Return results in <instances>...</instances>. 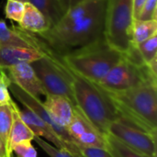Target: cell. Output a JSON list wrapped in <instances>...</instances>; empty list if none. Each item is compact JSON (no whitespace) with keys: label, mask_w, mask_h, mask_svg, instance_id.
Listing matches in <instances>:
<instances>
[{"label":"cell","mask_w":157,"mask_h":157,"mask_svg":"<svg viewBox=\"0 0 157 157\" xmlns=\"http://www.w3.org/2000/svg\"><path fill=\"white\" fill-rule=\"evenodd\" d=\"M104 90L115 104L117 121L156 134L157 83L148 82L122 91Z\"/></svg>","instance_id":"cell-1"},{"label":"cell","mask_w":157,"mask_h":157,"mask_svg":"<svg viewBox=\"0 0 157 157\" xmlns=\"http://www.w3.org/2000/svg\"><path fill=\"white\" fill-rule=\"evenodd\" d=\"M105 7L106 1L68 24H56L37 35L60 54L88 45L104 37Z\"/></svg>","instance_id":"cell-2"},{"label":"cell","mask_w":157,"mask_h":157,"mask_svg":"<svg viewBox=\"0 0 157 157\" xmlns=\"http://www.w3.org/2000/svg\"><path fill=\"white\" fill-rule=\"evenodd\" d=\"M68 68L76 107L101 132L106 134L110 123L119 118L114 102L98 84L85 78L69 66Z\"/></svg>","instance_id":"cell-3"},{"label":"cell","mask_w":157,"mask_h":157,"mask_svg":"<svg viewBox=\"0 0 157 157\" xmlns=\"http://www.w3.org/2000/svg\"><path fill=\"white\" fill-rule=\"evenodd\" d=\"M61 55L72 70L98 84L119 62L122 53L111 47L102 37L88 45Z\"/></svg>","instance_id":"cell-4"},{"label":"cell","mask_w":157,"mask_h":157,"mask_svg":"<svg viewBox=\"0 0 157 157\" xmlns=\"http://www.w3.org/2000/svg\"><path fill=\"white\" fill-rule=\"evenodd\" d=\"M132 0H106L103 36L106 41L121 53L132 47L133 23Z\"/></svg>","instance_id":"cell-5"},{"label":"cell","mask_w":157,"mask_h":157,"mask_svg":"<svg viewBox=\"0 0 157 157\" xmlns=\"http://www.w3.org/2000/svg\"><path fill=\"white\" fill-rule=\"evenodd\" d=\"M45 53L46 57L30 63L45 91L48 95L65 97L74 106H76L72 87V77L67 64L62 55L49 45Z\"/></svg>","instance_id":"cell-6"},{"label":"cell","mask_w":157,"mask_h":157,"mask_svg":"<svg viewBox=\"0 0 157 157\" xmlns=\"http://www.w3.org/2000/svg\"><path fill=\"white\" fill-rule=\"evenodd\" d=\"M148 82L157 83V78L152 75L147 65L122 54L119 62L98 84L109 91H122Z\"/></svg>","instance_id":"cell-7"},{"label":"cell","mask_w":157,"mask_h":157,"mask_svg":"<svg viewBox=\"0 0 157 157\" xmlns=\"http://www.w3.org/2000/svg\"><path fill=\"white\" fill-rule=\"evenodd\" d=\"M107 133L142 155L156 157V134L127 126L117 121L110 123Z\"/></svg>","instance_id":"cell-8"},{"label":"cell","mask_w":157,"mask_h":157,"mask_svg":"<svg viewBox=\"0 0 157 157\" xmlns=\"http://www.w3.org/2000/svg\"><path fill=\"white\" fill-rule=\"evenodd\" d=\"M66 131L77 146L109 148L106 134L101 132L76 106L74 107L73 119Z\"/></svg>","instance_id":"cell-9"},{"label":"cell","mask_w":157,"mask_h":157,"mask_svg":"<svg viewBox=\"0 0 157 157\" xmlns=\"http://www.w3.org/2000/svg\"><path fill=\"white\" fill-rule=\"evenodd\" d=\"M13 107L16 112L17 113V115L33 132L35 136L44 138L48 142L53 144L55 147L59 149H65L75 156H81L76 145L69 144L65 143L63 140H62L48 123L43 121L29 109L26 107H24V109H20L14 101H13Z\"/></svg>","instance_id":"cell-10"},{"label":"cell","mask_w":157,"mask_h":157,"mask_svg":"<svg viewBox=\"0 0 157 157\" xmlns=\"http://www.w3.org/2000/svg\"><path fill=\"white\" fill-rule=\"evenodd\" d=\"M8 88H9V92L12 93V95L16 98V99H17V101L19 103H21L24 107L29 109L38 117H40L43 121L48 123L53 129V131L59 135V137L62 140H63L65 143H67L69 144H75L72 138L70 137L69 133L67 132L66 129L61 127L53 121V119L51 117V115L45 109L42 101L40 98H37L28 94L27 92H25L24 90L19 88L17 85H15L12 82L10 83Z\"/></svg>","instance_id":"cell-11"},{"label":"cell","mask_w":157,"mask_h":157,"mask_svg":"<svg viewBox=\"0 0 157 157\" xmlns=\"http://www.w3.org/2000/svg\"><path fill=\"white\" fill-rule=\"evenodd\" d=\"M5 71L10 81L28 94L37 98L48 95L30 63L16 64L5 69Z\"/></svg>","instance_id":"cell-12"},{"label":"cell","mask_w":157,"mask_h":157,"mask_svg":"<svg viewBox=\"0 0 157 157\" xmlns=\"http://www.w3.org/2000/svg\"><path fill=\"white\" fill-rule=\"evenodd\" d=\"M0 46L22 47L40 52V38L19 27H7L5 20L0 19Z\"/></svg>","instance_id":"cell-13"},{"label":"cell","mask_w":157,"mask_h":157,"mask_svg":"<svg viewBox=\"0 0 157 157\" xmlns=\"http://www.w3.org/2000/svg\"><path fill=\"white\" fill-rule=\"evenodd\" d=\"M46 55L35 49L0 46V68L5 70L19 63H32Z\"/></svg>","instance_id":"cell-14"},{"label":"cell","mask_w":157,"mask_h":157,"mask_svg":"<svg viewBox=\"0 0 157 157\" xmlns=\"http://www.w3.org/2000/svg\"><path fill=\"white\" fill-rule=\"evenodd\" d=\"M45 109L61 127L66 129L74 115V104L65 97L57 95H47L42 101Z\"/></svg>","instance_id":"cell-15"},{"label":"cell","mask_w":157,"mask_h":157,"mask_svg":"<svg viewBox=\"0 0 157 157\" xmlns=\"http://www.w3.org/2000/svg\"><path fill=\"white\" fill-rule=\"evenodd\" d=\"M18 27L33 34H41L51 29L45 16L32 4L25 2V9Z\"/></svg>","instance_id":"cell-16"},{"label":"cell","mask_w":157,"mask_h":157,"mask_svg":"<svg viewBox=\"0 0 157 157\" xmlns=\"http://www.w3.org/2000/svg\"><path fill=\"white\" fill-rule=\"evenodd\" d=\"M13 106V102H12ZM14 109V107H13ZM35 134L29 128V126L20 119L16 110L14 109L13 113V122L11 126V130L8 136V153L10 154L12 151V147L23 141H33Z\"/></svg>","instance_id":"cell-17"},{"label":"cell","mask_w":157,"mask_h":157,"mask_svg":"<svg viewBox=\"0 0 157 157\" xmlns=\"http://www.w3.org/2000/svg\"><path fill=\"white\" fill-rule=\"evenodd\" d=\"M37 7L47 18L51 28L55 26L65 14L60 0H27Z\"/></svg>","instance_id":"cell-18"},{"label":"cell","mask_w":157,"mask_h":157,"mask_svg":"<svg viewBox=\"0 0 157 157\" xmlns=\"http://www.w3.org/2000/svg\"><path fill=\"white\" fill-rule=\"evenodd\" d=\"M157 34V20L134 19L132 28V42L137 45Z\"/></svg>","instance_id":"cell-19"},{"label":"cell","mask_w":157,"mask_h":157,"mask_svg":"<svg viewBox=\"0 0 157 157\" xmlns=\"http://www.w3.org/2000/svg\"><path fill=\"white\" fill-rule=\"evenodd\" d=\"M12 102L13 100L10 103L0 105V137L5 143L7 148V152H8V136L13 122V113H14Z\"/></svg>","instance_id":"cell-20"},{"label":"cell","mask_w":157,"mask_h":157,"mask_svg":"<svg viewBox=\"0 0 157 157\" xmlns=\"http://www.w3.org/2000/svg\"><path fill=\"white\" fill-rule=\"evenodd\" d=\"M106 139L109 150L116 157H149L131 149L123 143L109 133H106Z\"/></svg>","instance_id":"cell-21"},{"label":"cell","mask_w":157,"mask_h":157,"mask_svg":"<svg viewBox=\"0 0 157 157\" xmlns=\"http://www.w3.org/2000/svg\"><path fill=\"white\" fill-rule=\"evenodd\" d=\"M144 63H149L154 58L157 57V34L154 35L150 39L135 45Z\"/></svg>","instance_id":"cell-22"},{"label":"cell","mask_w":157,"mask_h":157,"mask_svg":"<svg viewBox=\"0 0 157 157\" xmlns=\"http://www.w3.org/2000/svg\"><path fill=\"white\" fill-rule=\"evenodd\" d=\"M25 9V2L19 0H7L5 7L6 17L15 22L19 23Z\"/></svg>","instance_id":"cell-23"},{"label":"cell","mask_w":157,"mask_h":157,"mask_svg":"<svg viewBox=\"0 0 157 157\" xmlns=\"http://www.w3.org/2000/svg\"><path fill=\"white\" fill-rule=\"evenodd\" d=\"M33 140L50 157H79L74 155L73 154H71L70 152H68L65 149H59V148L52 145L47 141H45L43 138L35 136Z\"/></svg>","instance_id":"cell-24"},{"label":"cell","mask_w":157,"mask_h":157,"mask_svg":"<svg viewBox=\"0 0 157 157\" xmlns=\"http://www.w3.org/2000/svg\"><path fill=\"white\" fill-rule=\"evenodd\" d=\"M11 151L17 157H37V150L32 145L31 141L20 142L15 144Z\"/></svg>","instance_id":"cell-25"},{"label":"cell","mask_w":157,"mask_h":157,"mask_svg":"<svg viewBox=\"0 0 157 157\" xmlns=\"http://www.w3.org/2000/svg\"><path fill=\"white\" fill-rule=\"evenodd\" d=\"M77 146V145H76ZM82 157H116L109 148L77 146Z\"/></svg>","instance_id":"cell-26"},{"label":"cell","mask_w":157,"mask_h":157,"mask_svg":"<svg viewBox=\"0 0 157 157\" xmlns=\"http://www.w3.org/2000/svg\"><path fill=\"white\" fill-rule=\"evenodd\" d=\"M11 81L6 75L5 70L0 72V105L10 103L13 99L10 97L9 93V85Z\"/></svg>","instance_id":"cell-27"},{"label":"cell","mask_w":157,"mask_h":157,"mask_svg":"<svg viewBox=\"0 0 157 157\" xmlns=\"http://www.w3.org/2000/svg\"><path fill=\"white\" fill-rule=\"evenodd\" d=\"M157 0H146L138 19L140 20H157Z\"/></svg>","instance_id":"cell-28"},{"label":"cell","mask_w":157,"mask_h":157,"mask_svg":"<svg viewBox=\"0 0 157 157\" xmlns=\"http://www.w3.org/2000/svg\"><path fill=\"white\" fill-rule=\"evenodd\" d=\"M146 0H132V10H133V17L134 19H138L139 15L142 11V8Z\"/></svg>","instance_id":"cell-29"},{"label":"cell","mask_w":157,"mask_h":157,"mask_svg":"<svg viewBox=\"0 0 157 157\" xmlns=\"http://www.w3.org/2000/svg\"><path fill=\"white\" fill-rule=\"evenodd\" d=\"M83 0H60L63 9L65 10V13L68 9L72 8L73 6H75V5H77L78 3L82 2Z\"/></svg>","instance_id":"cell-30"},{"label":"cell","mask_w":157,"mask_h":157,"mask_svg":"<svg viewBox=\"0 0 157 157\" xmlns=\"http://www.w3.org/2000/svg\"><path fill=\"white\" fill-rule=\"evenodd\" d=\"M9 154L7 152V148L5 144V143L3 142V140L0 137V157H8Z\"/></svg>","instance_id":"cell-31"},{"label":"cell","mask_w":157,"mask_h":157,"mask_svg":"<svg viewBox=\"0 0 157 157\" xmlns=\"http://www.w3.org/2000/svg\"><path fill=\"white\" fill-rule=\"evenodd\" d=\"M8 157H14V154H13V153L11 152V153L9 154V156H8Z\"/></svg>","instance_id":"cell-32"},{"label":"cell","mask_w":157,"mask_h":157,"mask_svg":"<svg viewBox=\"0 0 157 157\" xmlns=\"http://www.w3.org/2000/svg\"><path fill=\"white\" fill-rule=\"evenodd\" d=\"M19 1H22V2H27V0H19Z\"/></svg>","instance_id":"cell-33"},{"label":"cell","mask_w":157,"mask_h":157,"mask_svg":"<svg viewBox=\"0 0 157 157\" xmlns=\"http://www.w3.org/2000/svg\"><path fill=\"white\" fill-rule=\"evenodd\" d=\"M2 70H3V69H1V68H0V72H1V71H2Z\"/></svg>","instance_id":"cell-34"},{"label":"cell","mask_w":157,"mask_h":157,"mask_svg":"<svg viewBox=\"0 0 157 157\" xmlns=\"http://www.w3.org/2000/svg\"><path fill=\"white\" fill-rule=\"evenodd\" d=\"M80 157H82V156H80Z\"/></svg>","instance_id":"cell-35"},{"label":"cell","mask_w":157,"mask_h":157,"mask_svg":"<svg viewBox=\"0 0 157 157\" xmlns=\"http://www.w3.org/2000/svg\"><path fill=\"white\" fill-rule=\"evenodd\" d=\"M79 157H80V156H79Z\"/></svg>","instance_id":"cell-36"}]
</instances>
